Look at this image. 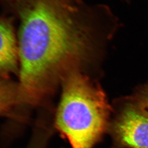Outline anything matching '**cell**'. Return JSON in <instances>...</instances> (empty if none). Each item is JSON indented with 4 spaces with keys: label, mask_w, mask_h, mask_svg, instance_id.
<instances>
[{
    "label": "cell",
    "mask_w": 148,
    "mask_h": 148,
    "mask_svg": "<svg viewBox=\"0 0 148 148\" xmlns=\"http://www.w3.org/2000/svg\"><path fill=\"white\" fill-rule=\"evenodd\" d=\"M16 101V90L14 83L7 79H0V116L9 114Z\"/></svg>",
    "instance_id": "cell-5"
},
{
    "label": "cell",
    "mask_w": 148,
    "mask_h": 148,
    "mask_svg": "<svg viewBox=\"0 0 148 148\" xmlns=\"http://www.w3.org/2000/svg\"><path fill=\"white\" fill-rule=\"evenodd\" d=\"M19 71L18 38L11 24L0 20V79H8Z\"/></svg>",
    "instance_id": "cell-4"
},
{
    "label": "cell",
    "mask_w": 148,
    "mask_h": 148,
    "mask_svg": "<svg viewBox=\"0 0 148 148\" xmlns=\"http://www.w3.org/2000/svg\"><path fill=\"white\" fill-rule=\"evenodd\" d=\"M109 130L117 144L128 148H148V110L132 97L115 106Z\"/></svg>",
    "instance_id": "cell-3"
},
{
    "label": "cell",
    "mask_w": 148,
    "mask_h": 148,
    "mask_svg": "<svg viewBox=\"0 0 148 148\" xmlns=\"http://www.w3.org/2000/svg\"><path fill=\"white\" fill-rule=\"evenodd\" d=\"M41 138H39L35 139V142L34 143H32V146L30 148H43V142L42 141V139H41Z\"/></svg>",
    "instance_id": "cell-7"
},
{
    "label": "cell",
    "mask_w": 148,
    "mask_h": 148,
    "mask_svg": "<svg viewBox=\"0 0 148 148\" xmlns=\"http://www.w3.org/2000/svg\"><path fill=\"white\" fill-rule=\"evenodd\" d=\"M19 85L25 104L40 103L70 72L95 62L116 27L103 5L81 0H16Z\"/></svg>",
    "instance_id": "cell-1"
},
{
    "label": "cell",
    "mask_w": 148,
    "mask_h": 148,
    "mask_svg": "<svg viewBox=\"0 0 148 148\" xmlns=\"http://www.w3.org/2000/svg\"><path fill=\"white\" fill-rule=\"evenodd\" d=\"M131 97L148 110V79L146 83L137 87Z\"/></svg>",
    "instance_id": "cell-6"
},
{
    "label": "cell",
    "mask_w": 148,
    "mask_h": 148,
    "mask_svg": "<svg viewBox=\"0 0 148 148\" xmlns=\"http://www.w3.org/2000/svg\"><path fill=\"white\" fill-rule=\"evenodd\" d=\"M62 92L55 125L72 148H93L109 130L112 110L98 82L84 71L68 74Z\"/></svg>",
    "instance_id": "cell-2"
}]
</instances>
